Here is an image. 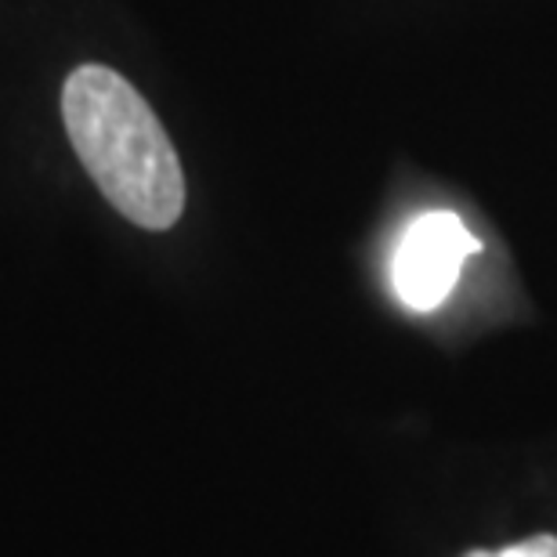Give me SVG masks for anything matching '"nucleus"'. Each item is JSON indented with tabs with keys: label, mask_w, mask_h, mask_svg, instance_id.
I'll return each instance as SVG.
<instances>
[{
	"label": "nucleus",
	"mask_w": 557,
	"mask_h": 557,
	"mask_svg": "<svg viewBox=\"0 0 557 557\" xmlns=\"http://www.w3.org/2000/svg\"><path fill=\"white\" fill-rule=\"evenodd\" d=\"M482 250L467 225L449 210L417 218L398 243L395 253V289L413 311H434L453 294L463 261Z\"/></svg>",
	"instance_id": "2"
},
{
	"label": "nucleus",
	"mask_w": 557,
	"mask_h": 557,
	"mask_svg": "<svg viewBox=\"0 0 557 557\" xmlns=\"http://www.w3.org/2000/svg\"><path fill=\"white\" fill-rule=\"evenodd\" d=\"M463 557H557V536H532L504 550H471Z\"/></svg>",
	"instance_id": "3"
},
{
	"label": "nucleus",
	"mask_w": 557,
	"mask_h": 557,
	"mask_svg": "<svg viewBox=\"0 0 557 557\" xmlns=\"http://www.w3.org/2000/svg\"><path fill=\"white\" fill-rule=\"evenodd\" d=\"M70 141L102 196L138 228L163 232L185 210V174L149 102L106 65H81L62 87Z\"/></svg>",
	"instance_id": "1"
}]
</instances>
